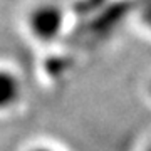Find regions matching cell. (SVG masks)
<instances>
[{
	"label": "cell",
	"mask_w": 151,
	"mask_h": 151,
	"mask_svg": "<svg viewBox=\"0 0 151 151\" xmlns=\"http://www.w3.org/2000/svg\"><path fill=\"white\" fill-rule=\"evenodd\" d=\"M24 84L20 76L10 67H0V113H7L20 103Z\"/></svg>",
	"instance_id": "cell-2"
},
{
	"label": "cell",
	"mask_w": 151,
	"mask_h": 151,
	"mask_svg": "<svg viewBox=\"0 0 151 151\" xmlns=\"http://www.w3.org/2000/svg\"><path fill=\"white\" fill-rule=\"evenodd\" d=\"M138 17H139V24L151 34V0H145L141 4Z\"/></svg>",
	"instance_id": "cell-3"
},
{
	"label": "cell",
	"mask_w": 151,
	"mask_h": 151,
	"mask_svg": "<svg viewBox=\"0 0 151 151\" xmlns=\"http://www.w3.org/2000/svg\"><path fill=\"white\" fill-rule=\"evenodd\" d=\"M27 151H57V150L52 148V146H47V145H35L32 148H29Z\"/></svg>",
	"instance_id": "cell-4"
},
{
	"label": "cell",
	"mask_w": 151,
	"mask_h": 151,
	"mask_svg": "<svg viewBox=\"0 0 151 151\" xmlns=\"http://www.w3.org/2000/svg\"><path fill=\"white\" fill-rule=\"evenodd\" d=\"M27 30L37 42H55L64 32L65 12L55 4L42 2L34 5L27 14Z\"/></svg>",
	"instance_id": "cell-1"
},
{
	"label": "cell",
	"mask_w": 151,
	"mask_h": 151,
	"mask_svg": "<svg viewBox=\"0 0 151 151\" xmlns=\"http://www.w3.org/2000/svg\"><path fill=\"white\" fill-rule=\"evenodd\" d=\"M148 94H150V97H151V81H150V86H148Z\"/></svg>",
	"instance_id": "cell-6"
},
{
	"label": "cell",
	"mask_w": 151,
	"mask_h": 151,
	"mask_svg": "<svg viewBox=\"0 0 151 151\" xmlns=\"http://www.w3.org/2000/svg\"><path fill=\"white\" fill-rule=\"evenodd\" d=\"M143 151H151V143H150V145H146V148Z\"/></svg>",
	"instance_id": "cell-5"
}]
</instances>
